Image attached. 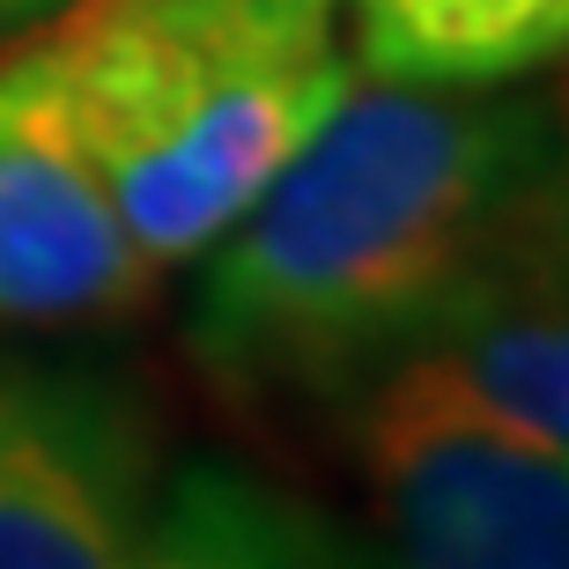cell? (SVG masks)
Segmentation results:
<instances>
[{"mask_svg":"<svg viewBox=\"0 0 569 569\" xmlns=\"http://www.w3.org/2000/svg\"><path fill=\"white\" fill-rule=\"evenodd\" d=\"M340 0H74L52 16L89 148L156 267H186L356 89Z\"/></svg>","mask_w":569,"mask_h":569,"instance_id":"obj_2","label":"cell"},{"mask_svg":"<svg viewBox=\"0 0 569 569\" xmlns=\"http://www.w3.org/2000/svg\"><path fill=\"white\" fill-rule=\"evenodd\" d=\"M488 259L540 281V289H555V296H569V82L548 111V156L532 163V178L503 208V230H496Z\"/></svg>","mask_w":569,"mask_h":569,"instance_id":"obj_9","label":"cell"},{"mask_svg":"<svg viewBox=\"0 0 569 569\" xmlns=\"http://www.w3.org/2000/svg\"><path fill=\"white\" fill-rule=\"evenodd\" d=\"M74 0H0V30H30V22H52L67 16Z\"/></svg>","mask_w":569,"mask_h":569,"instance_id":"obj_10","label":"cell"},{"mask_svg":"<svg viewBox=\"0 0 569 569\" xmlns=\"http://www.w3.org/2000/svg\"><path fill=\"white\" fill-rule=\"evenodd\" d=\"M370 526L429 569H569V451L407 348L340 400Z\"/></svg>","mask_w":569,"mask_h":569,"instance_id":"obj_3","label":"cell"},{"mask_svg":"<svg viewBox=\"0 0 569 569\" xmlns=\"http://www.w3.org/2000/svg\"><path fill=\"white\" fill-rule=\"evenodd\" d=\"M415 348L443 356L481 400L569 451V296L488 259Z\"/></svg>","mask_w":569,"mask_h":569,"instance_id":"obj_7","label":"cell"},{"mask_svg":"<svg viewBox=\"0 0 569 569\" xmlns=\"http://www.w3.org/2000/svg\"><path fill=\"white\" fill-rule=\"evenodd\" d=\"M356 67L407 89H503L569 60V0H348Z\"/></svg>","mask_w":569,"mask_h":569,"instance_id":"obj_6","label":"cell"},{"mask_svg":"<svg viewBox=\"0 0 569 569\" xmlns=\"http://www.w3.org/2000/svg\"><path fill=\"white\" fill-rule=\"evenodd\" d=\"M156 259L89 148L67 52L44 22L0 60V326H97L156 296Z\"/></svg>","mask_w":569,"mask_h":569,"instance_id":"obj_5","label":"cell"},{"mask_svg":"<svg viewBox=\"0 0 569 569\" xmlns=\"http://www.w3.org/2000/svg\"><path fill=\"white\" fill-rule=\"evenodd\" d=\"M548 156V111L488 89L356 82L200 252L186 348L230 400H326L400 362L488 267Z\"/></svg>","mask_w":569,"mask_h":569,"instance_id":"obj_1","label":"cell"},{"mask_svg":"<svg viewBox=\"0 0 569 569\" xmlns=\"http://www.w3.org/2000/svg\"><path fill=\"white\" fill-rule=\"evenodd\" d=\"M156 503L163 443L133 385L0 356V569L148 562Z\"/></svg>","mask_w":569,"mask_h":569,"instance_id":"obj_4","label":"cell"},{"mask_svg":"<svg viewBox=\"0 0 569 569\" xmlns=\"http://www.w3.org/2000/svg\"><path fill=\"white\" fill-rule=\"evenodd\" d=\"M311 555H333L326 526L267 481L230 473V466L163 473L148 562H311Z\"/></svg>","mask_w":569,"mask_h":569,"instance_id":"obj_8","label":"cell"}]
</instances>
